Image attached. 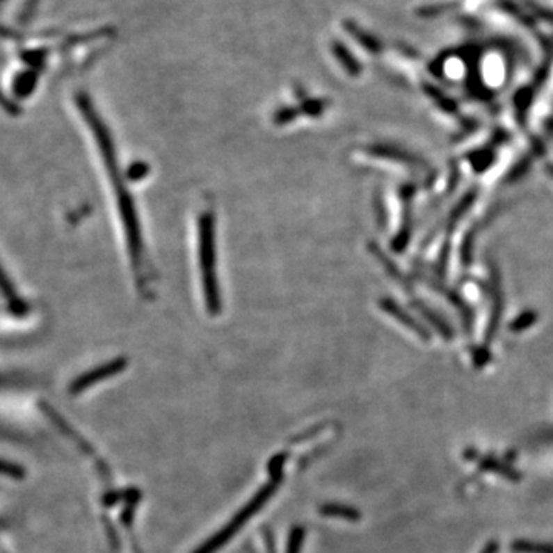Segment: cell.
<instances>
[{"instance_id":"cell-2","label":"cell","mask_w":553,"mask_h":553,"mask_svg":"<svg viewBox=\"0 0 553 553\" xmlns=\"http://www.w3.org/2000/svg\"><path fill=\"white\" fill-rule=\"evenodd\" d=\"M200 266L206 300L211 311L218 309V292L216 278V248H214V218L211 214L200 220Z\"/></svg>"},{"instance_id":"cell-3","label":"cell","mask_w":553,"mask_h":553,"mask_svg":"<svg viewBox=\"0 0 553 553\" xmlns=\"http://www.w3.org/2000/svg\"><path fill=\"white\" fill-rule=\"evenodd\" d=\"M125 366H127V361H125V360H117V361H114V363L106 364L105 367H100L99 371L85 375V377L77 383L76 389H83L86 386L93 385V383H95L97 380L106 378V377H109V375H114L117 372H120Z\"/></svg>"},{"instance_id":"cell-4","label":"cell","mask_w":553,"mask_h":553,"mask_svg":"<svg viewBox=\"0 0 553 553\" xmlns=\"http://www.w3.org/2000/svg\"><path fill=\"white\" fill-rule=\"evenodd\" d=\"M332 49H334V54L337 56V58L340 61V63L344 66V68L355 76V72L360 71V66H358V62H355V58L351 56L348 48H346L340 42H334Z\"/></svg>"},{"instance_id":"cell-5","label":"cell","mask_w":553,"mask_h":553,"mask_svg":"<svg viewBox=\"0 0 553 553\" xmlns=\"http://www.w3.org/2000/svg\"><path fill=\"white\" fill-rule=\"evenodd\" d=\"M346 29H348V31L355 37V39L361 43V45H364L367 49H371V51H377V48H378V43H377V40L374 39V37H371L367 33H364L363 29H361L357 24H353V22H346Z\"/></svg>"},{"instance_id":"cell-1","label":"cell","mask_w":553,"mask_h":553,"mask_svg":"<svg viewBox=\"0 0 553 553\" xmlns=\"http://www.w3.org/2000/svg\"><path fill=\"white\" fill-rule=\"evenodd\" d=\"M280 479H274V481L269 483L264 486V488L257 493V495L249 501V503L241 508V511L234 516L231 522H227L226 527L223 530H220L217 535H214L208 543H205L200 549H197L194 553H216L221 545H225L227 541L231 540L232 535H235L241 529V526L245 524L246 521H249L250 516H253L255 512L260 511V508L264 506V503L274 495L275 489H277V484H278Z\"/></svg>"},{"instance_id":"cell-6","label":"cell","mask_w":553,"mask_h":553,"mask_svg":"<svg viewBox=\"0 0 553 553\" xmlns=\"http://www.w3.org/2000/svg\"><path fill=\"white\" fill-rule=\"evenodd\" d=\"M321 512L328 516H340V518H353V511L348 507H342V506H324L321 508Z\"/></svg>"},{"instance_id":"cell-7","label":"cell","mask_w":553,"mask_h":553,"mask_svg":"<svg viewBox=\"0 0 553 553\" xmlns=\"http://www.w3.org/2000/svg\"><path fill=\"white\" fill-rule=\"evenodd\" d=\"M303 538H305V530L303 529H301V527L294 529L292 535H291V540H289V545H287V553H300Z\"/></svg>"}]
</instances>
